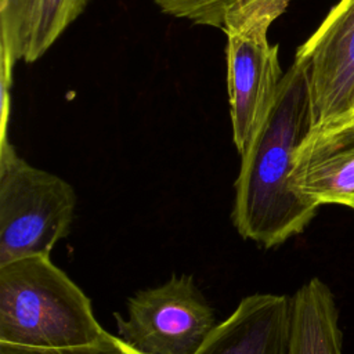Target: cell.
<instances>
[{"instance_id": "6da1fadb", "label": "cell", "mask_w": 354, "mask_h": 354, "mask_svg": "<svg viewBox=\"0 0 354 354\" xmlns=\"http://www.w3.org/2000/svg\"><path fill=\"white\" fill-rule=\"evenodd\" d=\"M313 126L308 71L295 59L241 152L231 218L243 239L271 249L300 234L319 206L292 188L295 155Z\"/></svg>"}, {"instance_id": "7a4b0ae2", "label": "cell", "mask_w": 354, "mask_h": 354, "mask_svg": "<svg viewBox=\"0 0 354 354\" xmlns=\"http://www.w3.org/2000/svg\"><path fill=\"white\" fill-rule=\"evenodd\" d=\"M105 333L91 300L50 256L0 264V344L68 348Z\"/></svg>"}, {"instance_id": "3957f363", "label": "cell", "mask_w": 354, "mask_h": 354, "mask_svg": "<svg viewBox=\"0 0 354 354\" xmlns=\"http://www.w3.org/2000/svg\"><path fill=\"white\" fill-rule=\"evenodd\" d=\"M77 196L57 174L28 163L0 141V264L50 256L72 227Z\"/></svg>"}, {"instance_id": "277c9868", "label": "cell", "mask_w": 354, "mask_h": 354, "mask_svg": "<svg viewBox=\"0 0 354 354\" xmlns=\"http://www.w3.org/2000/svg\"><path fill=\"white\" fill-rule=\"evenodd\" d=\"M292 0H239L223 19L227 35V84L232 140L241 153L270 112L281 80L278 46L268 29Z\"/></svg>"}, {"instance_id": "5b68a950", "label": "cell", "mask_w": 354, "mask_h": 354, "mask_svg": "<svg viewBox=\"0 0 354 354\" xmlns=\"http://www.w3.org/2000/svg\"><path fill=\"white\" fill-rule=\"evenodd\" d=\"M126 310V317L115 313L118 336L141 354H195L217 325L189 274L137 292Z\"/></svg>"}, {"instance_id": "8992f818", "label": "cell", "mask_w": 354, "mask_h": 354, "mask_svg": "<svg viewBox=\"0 0 354 354\" xmlns=\"http://www.w3.org/2000/svg\"><path fill=\"white\" fill-rule=\"evenodd\" d=\"M295 59L308 71L313 127L354 115V0H340L317 30L297 48Z\"/></svg>"}, {"instance_id": "52a82bcc", "label": "cell", "mask_w": 354, "mask_h": 354, "mask_svg": "<svg viewBox=\"0 0 354 354\" xmlns=\"http://www.w3.org/2000/svg\"><path fill=\"white\" fill-rule=\"evenodd\" d=\"M290 181L317 206L354 209V120L313 127L296 151Z\"/></svg>"}, {"instance_id": "ba28073f", "label": "cell", "mask_w": 354, "mask_h": 354, "mask_svg": "<svg viewBox=\"0 0 354 354\" xmlns=\"http://www.w3.org/2000/svg\"><path fill=\"white\" fill-rule=\"evenodd\" d=\"M292 297L277 293L245 296L195 354H288Z\"/></svg>"}, {"instance_id": "9c48e42d", "label": "cell", "mask_w": 354, "mask_h": 354, "mask_svg": "<svg viewBox=\"0 0 354 354\" xmlns=\"http://www.w3.org/2000/svg\"><path fill=\"white\" fill-rule=\"evenodd\" d=\"M288 354H342L337 307L319 278H311L292 296Z\"/></svg>"}, {"instance_id": "30bf717a", "label": "cell", "mask_w": 354, "mask_h": 354, "mask_svg": "<svg viewBox=\"0 0 354 354\" xmlns=\"http://www.w3.org/2000/svg\"><path fill=\"white\" fill-rule=\"evenodd\" d=\"M88 0H33L24 51L25 62L37 61L83 12Z\"/></svg>"}, {"instance_id": "8fae6325", "label": "cell", "mask_w": 354, "mask_h": 354, "mask_svg": "<svg viewBox=\"0 0 354 354\" xmlns=\"http://www.w3.org/2000/svg\"><path fill=\"white\" fill-rule=\"evenodd\" d=\"M239 0H153L166 14L198 25L223 26L227 10Z\"/></svg>"}, {"instance_id": "7c38bea8", "label": "cell", "mask_w": 354, "mask_h": 354, "mask_svg": "<svg viewBox=\"0 0 354 354\" xmlns=\"http://www.w3.org/2000/svg\"><path fill=\"white\" fill-rule=\"evenodd\" d=\"M32 6L33 0H0V41L7 46L15 61L24 58Z\"/></svg>"}, {"instance_id": "4fadbf2b", "label": "cell", "mask_w": 354, "mask_h": 354, "mask_svg": "<svg viewBox=\"0 0 354 354\" xmlns=\"http://www.w3.org/2000/svg\"><path fill=\"white\" fill-rule=\"evenodd\" d=\"M0 354H141L118 335L105 333L98 342L68 348H28L0 344Z\"/></svg>"}, {"instance_id": "5bb4252c", "label": "cell", "mask_w": 354, "mask_h": 354, "mask_svg": "<svg viewBox=\"0 0 354 354\" xmlns=\"http://www.w3.org/2000/svg\"><path fill=\"white\" fill-rule=\"evenodd\" d=\"M14 57L7 46L0 41V100H1V119H0V141L7 140V127L11 113V87H12V66Z\"/></svg>"}, {"instance_id": "9a60e30c", "label": "cell", "mask_w": 354, "mask_h": 354, "mask_svg": "<svg viewBox=\"0 0 354 354\" xmlns=\"http://www.w3.org/2000/svg\"><path fill=\"white\" fill-rule=\"evenodd\" d=\"M348 120H354V115H353V118H350ZM344 122H346V120H344Z\"/></svg>"}]
</instances>
